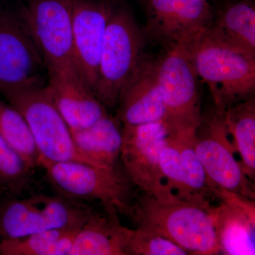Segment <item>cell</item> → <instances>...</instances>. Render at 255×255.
I'll return each instance as SVG.
<instances>
[{
    "mask_svg": "<svg viewBox=\"0 0 255 255\" xmlns=\"http://www.w3.org/2000/svg\"><path fill=\"white\" fill-rule=\"evenodd\" d=\"M159 165L167 187L183 200L199 205L187 187L174 134H169L165 145L161 150Z\"/></svg>",
    "mask_w": 255,
    "mask_h": 255,
    "instance_id": "obj_25",
    "label": "cell"
},
{
    "mask_svg": "<svg viewBox=\"0 0 255 255\" xmlns=\"http://www.w3.org/2000/svg\"><path fill=\"white\" fill-rule=\"evenodd\" d=\"M147 38L132 11L119 2L106 28L95 91L107 110L117 107L124 90L145 59Z\"/></svg>",
    "mask_w": 255,
    "mask_h": 255,
    "instance_id": "obj_2",
    "label": "cell"
},
{
    "mask_svg": "<svg viewBox=\"0 0 255 255\" xmlns=\"http://www.w3.org/2000/svg\"><path fill=\"white\" fill-rule=\"evenodd\" d=\"M139 2L141 3L142 5L145 4V1H147V0H138Z\"/></svg>",
    "mask_w": 255,
    "mask_h": 255,
    "instance_id": "obj_27",
    "label": "cell"
},
{
    "mask_svg": "<svg viewBox=\"0 0 255 255\" xmlns=\"http://www.w3.org/2000/svg\"><path fill=\"white\" fill-rule=\"evenodd\" d=\"M80 228L48 230L0 240V255H70Z\"/></svg>",
    "mask_w": 255,
    "mask_h": 255,
    "instance_id": "obj_21",
    "label": "cell"
},
{
    "mask_svg": "<svg viewBox=\"0 0 255 255\" xmlns=\"http://www.w3.org/2000/svg\"><path fill=\"white\" fill-rule=\"evenodd\" d=\"M106 211L93 214L75 236L70 255H129L125 226L118 214Z\"/></svg>",
    "mask_w": 255,
    "mask_h": 255,
    "instance_id": "obj_18",
    "label": "cell"
},
{
    "mask_svg": "<svg viewBox=\"0 0 255 255\" xmlns=\"http://www.w3.org/2000/svg\"><path fill=\"white\" fill-rule=\"evenodd\" d=\"M167 47V51L153 61L156 80L167 110L164 123L169 134L195 132L202 116L199 77L184 46Z\"/></svg>",
    "mask_w": 255,
    "mask_h": 255,
    "instance_id": "obj_5",
    "label": "cell"
},
{
    "mask_svg": "<svg viewBox=\"0 0 255 255\" xmlns=\"http://www.w3.org/2000/svg\"><path fill=\"white\" fill-rule=\"evenodd\" d=\"M5 0H0V2H1V1H4Z\"/></svg>",
    "mask_w": 255,
    "mask_h": 255,
    "instance_id": "obj_28",
    "label": "cell"
},
{
    "mask_svg": "<svg viewBox=\"0 0 255 255\" xmlns=\"http://www.w3.org/2000/svg\"><path fill=\"white\" fill-rule=\"evenodd\" d=\"M47 87L71 131L90 127L109 114L87 86L76 65L48 71Z\"/></svg>",
    "mask_w": 255,
    "mask_h": 255,
    "instance_id": "obj_14",
    "label": "cell"
},
{
    "mask_svg": "<svg viewBox=\"0 0 255 255\" xmlns=\"http://www.w3.org/2000/svg\"><path fill=\"white\" fill-rule=\"evenodd\" d=\"M21 14L48 71L76 65L73 0H29Z\"/></svg>",
    "mask_w": 255,
    "mask_h": 255,
    "instance_id": "obj_10",
    "label": "cell"
},
{
    "mask_svg": "<svg viewBox=\"0 0 255 255\" xmlns=\"http://www.w3.org/2000/svg\"><path fill=\"white\" fill-rule=\"evenodd\" d=\"M93 213L90 208L61 195L38 194L10 199L0 205V240L80 228Z\"/></svg>",
    "mask_w": 255,
    "mask_h": 255,
    "instance_id": "obj_9",
    "label": "cell"
},
{
    "mask_svg": "<svg viewBox=\"0 0 255 255\" xmlns=\"http://www.w3.org/2000/svg\"><path fill=\"white\" fill-rule=\"evenodd\" d=\"M130 220L137 227L173 242L188 255L221 254L213 211L183 200L172 191L156 195L140 191Z\"/></svg>",
    "mask_w": 255,
    "mask_h": 255,
    "instance_id": "obj_1",
    "label": "cell"
},
{
    "mask_svg": "<svg viewBox=\"0 0 255 255\" xmlns=\"http://www.w3.org/2000/svg\"><path fill=\"white\" fill-rule=\"evenodd\" d=\"M224 112L214 105L202 112L194 132L196 155L215 189L255 201L254 182L247 177L236 159L225 123Z\"/></svg>",
    "mask_w": 255,
    "mask_h": 255,
    "instance_id": "obj_8",
    "label": "cell"
},
{
    "mask_svg": "<svg viewBox=\"0 0 255 255\" xmlns=\"http://www.w3.org/2000/svg\"><path fill=\"white\" fill-rule=\"evenodd\" d=\"M184 48L198 77L208 85L216 107L225 111L254 97L255 58L206 31Z\"/></svg>",
    "mask_w": 255,
    "mask_h": 255,
    "instance_id": "obj_3",
    "label": "cell"
},
{
    "mask_svg": "<svg viewBox=\"0 0 255 255\" xmlns=\"http://www.w3.org/2000/svg\"><path fill=\"white\" fill-rule=\"evenodd\" d=\"M34 172L0 135V192L21 194L29 186Z\"/></svg>",
    "mask_w": 255,
    "mask_h": 255,
    "instance_id": "obj_24",
    "label": "cell"
},
{
    "mask_svg": "<svg viewBox=\"0 0 255 255\" xmlns=\"http://www.w3.org/2000/svg\"><path fill=\"white\" fill-rule=\"evenodd\" d=\"M0 135L32 168L39 167V154L27 122L16 109L1 99Z\"/></svg>",
    "mask_w": 255,
    "mask_h": 255,
    "instance_id": "obj_23",
    "label": "cell"
},
{
    "mask_svg": "<svg viewBox=\"0 0 255 255\" xmlns=\"http://www.w3.org/2000/svg\"><path fill=\"white\" fill-rule=\"evenodd\" d=\"M194 132L172 134H174L177 138L187 187L199 205L213 211L215 206L211 204V199H219V191L211 184L204 165L196 155Z\"/></svg>",
    "mask_w": 255,
    "mask_h": 255,
    "instance_id": "obj_22",
    "label": "cell"
},
{
    "mask_svg": "<svg viewBox=\"0 0 255 255\" xmlns=\"http://www.w3.org/2000/svg\"><path fill=\"white\" fill-rule=\"evenodd\" d=\"M119 2V0H73L74 58L94 95L106 28Z\"/></svg>",
    "mask_w": 255,
    "mask_h": 255,
    "instance_id": "obj_13",
    "label": "cell"
},
{
    "mask_svg": "<svg viewBox=\"0 0 255 255\" xmlns=\"http://www.w3.org/2000/svg\"><path fill=\"white\" fill-rule=\"evenodd\" d=\"M125 235L129 255H188L173 242L147 228L125 226Z\"/></svg>",
    "mask_w": 255,
    "mask_h": 255,
    "instance_id": "obj_26",
    "label": "cell"
},
{
    "mask_svg": "<svg viewBox=\"0 0 255 255\" xmlns=\"http://www.w3.org/2000/svg\"><path fill=\"white\" fill-rule=\"evenodd\" d=\"M48 71L21 12L0 9V95L46 87Z\"/></svg>",
    "mask_w": 255,
    "mask_h": 255,
    "instance_id": "obj_7",
    "label": "cell"
},
{
    "mask_svg": "<svg viewBox=\"0 0 255 255\" xmlns=\"http://www.w3.org/2000/svg\"><path fill=\"white\" fill-rule=\"evenodd\" d=\"M43 168L60 195L73 200L97 201L105 211L130 219L135 196L133 184L119 167L105 168L68 161L48 164Z\"/></svg>",
    "mask_w": 255,
    "mask_h": 255,
    "instance_id": "obj_4",
    "label": "cell"
},
{
    "mask_svg": "<svg viewBox=\"0 0 255 255\" xmlns=\"http://www.w3.org/2000/svg\"><path fill=\"white\" fill-rule=\"evenodd\" d=\"M210 36L255 58V5L253 0L227 1L214 11Z\"/></svg>",
    "mask_w": 255,
    "mask_h": 255,
    "instance_id": "obj_17",
    "label": "cell"
},
{
    "mask_svg": "<svg viewBox=\"0 0 255 255\" xmlns=\"http://www.w3.org/2000/svg\"><path fill=\"white\" fill-rule=\"evenodd\" d=\"M169 134L163 122L122 125L120 161L130 182L142 192L156 195L172 191L159 165L161 150Z\"/></svg>",
    "mask_w": 255,
    "mask_h": 255,
    "instance_id": "obj_11",
    "label": "cell"
},
{
    "mask_svg": "<svg viewBox=\"0 0 255 255\" xmlns=\"http://www.w3.org/2000/svg\"><path fill=\"white\" fill-rule=\"evenodd\" d=\"M220 200L213 215L221 254L255 255V201L224 191Z\"/></svg>",
    "mask_w": 255,
    "mask_h": 255,
    "instance_id": "obj_15",
    "label": "cell"
},
{
    "mask_svg": "<svg viewBox=\"0 0 255 255\" xmlns=\"http://www.w3.org/2000/svg\"><path fill=\"white\" fill-rule=\"evenodd\" d=\"M147 37L167 46H189L204 34L214 10L208 0H147Z\"/></svg>",
    "mask_w": 255,
    "mask_h": 255,
    "instance_id": "obj_12",
    "label": "cell"
},
{
    "mask_svg": "<svg viewBox=\"0 0 255 255\" xmlns=\"http://www.w3.org/2000/svg\"><path fill=\"white\" fill-rule=\"evenodd\" d=\"M224 120L233 147L241 158L242 169L247 177L255 182V97L226 109Z\"/></svg>",
    "mask_w": 255,
    "mask_h": 255,
    "instance_id": "obj_20",
    "label": "cell"
},
{
    "mask_svg": "<svg viewBox=\"0 0 255 255\" xmlns=\"http://www.w3.org/2000/svg\"><path fill=\"white\" fill-rule=\"evenodd\" d=\"M117 107V117L122 125L165 122L167 110L156 80L152 60H143L124 90Z\"/></svg>",
    "mask_w": 255,
    "mask_h": 255,
    "instance_id": "obj_16",
    "label": "cell"
},
{
    "mask_svg": "<svg viewBox=\"0 0 255 255\" xmlns=\"http://www.w3.org/2000/svg\"><path fill=\"white\" fill-rule=\"evenodd\" d=\"M71 132L79 152L93 165L118 167L123 136L122 124L117 116L109 114L90 127Z\"/></svg>",
    "mask_w": 255,
    "mask_h": 255,
    "instance_id": "obj_19",
    "label": "cell"
},
{
    "mask_svg": "<svg viewBox=\"0 0 255 255\" xmlns=\"http://www.w3.org/2000/svg\"><path fill=\"white\" fill-rule=\"evenodd\" d=\"M4 98L27 122L39 154V167L68 161L93 165L79 152L71 130L57 109L47 85Z\"/></svg>",
    "mask_w": 255,
    "mask_h": 255,
    "instance_id": "obj_6",
    "label": "cell"
}]
</instances>
